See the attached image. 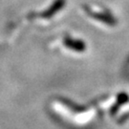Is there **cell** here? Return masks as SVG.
<instances>
[{
  "label": "cell",
  "instance_id": "cell-1",
  "mask_svg": "<svg viewBox=\"0 0 129 129\" xmlns=\"http://www.w3.org/2000/svg\"><path fill=\"white\" fill-rule=\"evenodd\" d=\"M69 45L77 51H84L85 50V44L82 41H79V40L71 41L69 43Z\"/></svg>",
  "mask_w": 129,
  "mask_h": 129
},
{
  "label": "cell",
  "instance_id": "cell-2",
  "mask_svg": "<svg viewBox=\"0 0 129 129\" xmlns=\"http://www.w3.org/2000/svg\"><path fill=\"white\" fill-rule=\"evenodd\" d=\"M94 16L96 17L97 19L99 20H101L102 22H104V23H107V24H114L115 23V21L112 19V17H109L108 15H105V14H94Z\"/></svg>",
  "mask_w": 129,
  "mask_h": 129
}]
</instances>
